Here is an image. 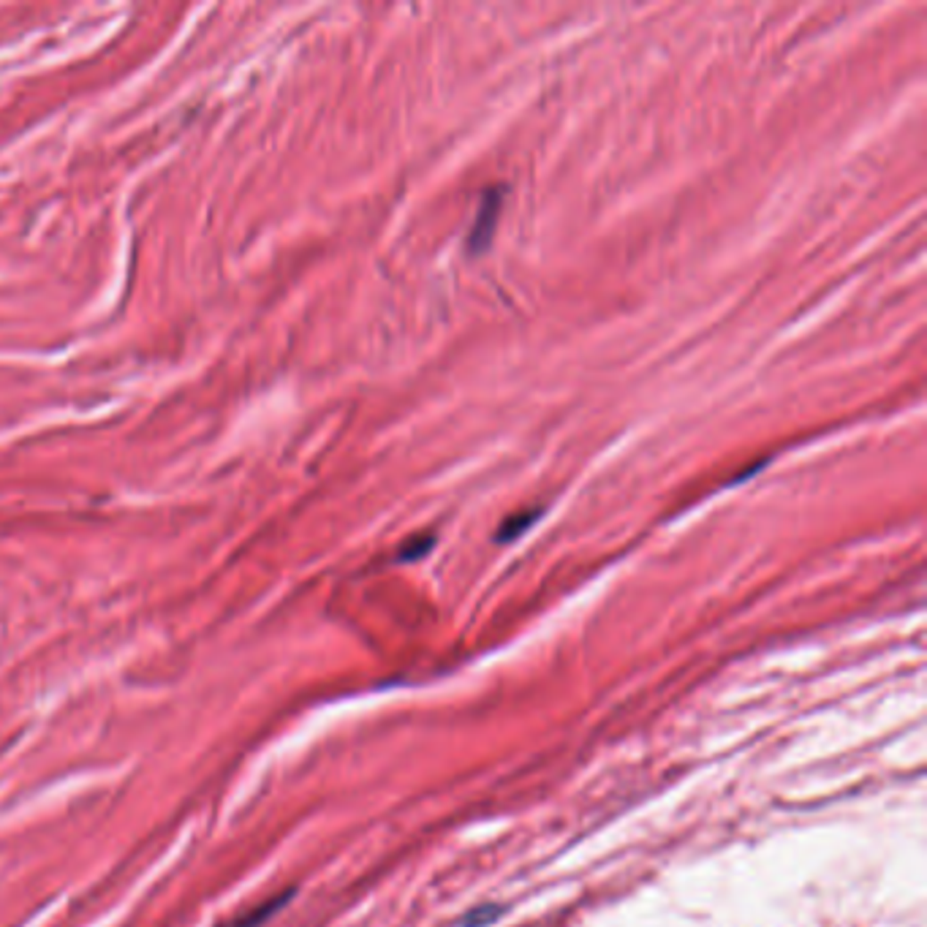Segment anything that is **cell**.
Listing matches in <instances>:
<instances>
[{
    "mask_svg": "<svg viewBox=\"0 0 927 927\" xmlns=\"http://www.w3.org/2000/svg\"><path fill=\"white\" fill-rule=\"evenodd\" d=\"M498 207H501V196L489 191L481 201V209H479V217H476V226L473 232L468 234V250L473 253H481L487 248V242L493 240V229H496V221H498Z\"/></svg>",
    "mask_w": 927,
    "mask_h": 927,
    "instance_id": "cell-1",
    "label": "cell"
},
{
    "mask_svg": "<svg viewBox=\"0 0 927 927\" xmlns=\"http://www.w3.org/2000/svg\"><path fill=\"white\" fill-rule=\"evenodd\" d=\"M541 517V509H528V512H522V514H514V517H509L504 525H501V530H498V536H496V541H501V544H506V541H514L517 536H522L536 520Z\"/></svg>",
    "mask_w": 927,
    "mask_h": 927,
    "instance_id": "cell-2",
    "label": "cell"
},
{
    "mask_svg": "<svg viewBox=\"0 0 927 927\" xmlns=\"http://www.w3.org/2000/svg\"><path fill=\"white\" fill-rule=\"evenodd\" d=\"M501 914H504L501 906H481V908L463 916V927H487V924H493Z\"/></svg>",
    "mask_w": 927,
    "mask_h": 927,
    "instance_id": "cell-3",
    "label": "cell"
},
{
    "mask_svg": "<svg viewBox=\"0 0 927 927\" xmlns=\"http://www.w3.org/2000/svg\"><path fill=\"white\" fill-rule=\"evenodd\" d=\"M283 900H286V898H278V900H269V903H267V906H261V908H258L256 914H250V916H237L234 922H229V927H256V924H258L261 919H267V916H269L272 911H278V908L283 906Z\"/></svg>",
    "mask_w": 927,
    "mask_h": 927,
    "instance_id": "cell-4",
    "label": "cell"
},
{
    "mask_svg": "<svg viewBox=\"0 0 927 927\" xmlns=\"http://www.w3.org/2000/svg\"><path fill=\"white\" fill-rule=\"evenodd\" d=\"M432 544H435L432 536H419V538L408 541L403 547V553H400V561H419V558H424L432 550Z\"/></svg>",
    "mask_w": 927,
    "mask_h": 927,
    "instance_id": "cell-5",
    "label": "cell"
}]
</instances>
